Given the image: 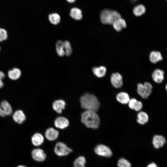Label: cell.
<instances>
[{
    "label": "cell",
    "instance_id": "obj_1",
    "mask_svg": "<svg viewBox=\"0 0 167 167\" xmlns=\"http://www.w3.org/2000/svg\"><path fill=\"white\" fill-rule=\"evenodd\" d=\"M81 118L82 122L88 128L96 129L99 126V118L95 111L86 110L82 113Z\"/></svg>",
    "mask_w": 167,
    "mask_h": 167
},
{
    "label": "cell",
    "instance_id": "obj_2",
    "mask_svg": "<svg viewBox=\"0 0 167 167\" xmlns=\"http://www.w3.org/2000/svg\"><path fill=\"white\" fill-rule=\"evenodd\" d=\"M80 102L81 107L86 110L96 112L99 108L100 103L97 98L91 94L87 93L82 95Z\"/></svg>",
    "mask_w": 167,
    "mask_h": 167
},
{
    "label": "cell",
    "instance_id": "obj_3",
    "mask_svg": "<svg viewBox=\"0 0 167 167\" xmlns=\"http://www.w3.org/2000/svg\"><path fill=\"white\" fill-rule=\"evenodd\" d=\"M121 17L118 12L112 10H104L100 14L101 22L105 24H112L115 20Z\"/></svg>",
    "mask_w": 167,
    "mask_h": 167
},
{
    "label": "cell",
    "instance_id": "obj_4",
    "mask_svg": "<svg viewBox=\"0 0 167 167\" xmlns=\"http://www.w3.org/2000/svg\"><path fill=\"white\" fill-rule=\"evenodd\" d=\"M152 85L148 82H145L143 84L139 83L137 85V92L143 99L148 97L152 92Z\"/></svg>",
    "mask_w": 167,
    "mask_h": 167
},
{
    "label": "cell",
    "instance_id": "obj_5",
    "mask_svg": "<svg viewBox=\"0 0 167 167\" xmlns=\"http://www.w3.org/2000/svg\"><path fill=\"white\" fill-rule=\"evenodd\" d=\"M54 151L56 154L59 156H66L72 151V149L61 142H58L56 143Z\"/></svg>",
    "mask_w": 167,
    "mask_h": 167
},
{
    "label": "cell",
    "instance_id": "obj_6",
    "mask_svg": "<svg viewBox=\"0 0 167 167\" xmlns=\"http://www.w3.org/2000/svg\"><path fill=\"white\" fill-rule=\"evenodd\" d=\"M95 152L98 155L109 157L112 155L111 149L107 146L103 144L96 146L94 149Z\"/></svg>",
    "mask_w": 167,
    "mask_h": 167
},
{
    "label": "cell",
    "instance_id": "obj_7",
    "mask_svg": "<svg viewBox=\"0 0 167 167\" xmlns=\"http://www.w3.org/2000/svg\"><path fill=\"white\" fill-rule=\"evenodd\" d=\"M110 79L111 84L114 87L118 88L122 86V77L119 73H115L112 74Z\"/></svg>",
    "mask_w": 167,
    "mask_h": 167
},
{
    "label": "cell",
    "instance_id": "obj_8",
    "mask_svg": "<svg viewBox=\"0 0 167 167\" xmlns=\"http://www.w3.org/2000/svg\"><path fill=\"white\" fill-rule=\"evenodd\" d=\"M33 159L37 161H42L45 160L46 155L43 150L40 148L34 149L32 152Z\"/></svg>",
    "mask_w": 167,
    "mask_h": 167
},
{
    "label": "cell",
    "instance_id": "obj_9",
    "mask_svg": "<svg viewBox=\"0 0 167 167\" xmlns=\"http://www.w3.org/2000/svg\"><path fill=\"white\" fill-rule=\"evenodd\" d=\"M152 78L156 83L160 84L163 81L164 78V71L159 69L155 70L152 74Z\"/></svg>",
    "mask_w": 167,
    "mask_h": 167
},
{
    "label": "cell",
    "instance_id": "obj_10",
    "mask_svg": "<svg viewBox=\"0 0 167 167\" xmlns=\"http://www.w3.org/2000/svg\"><path fill=\"white\" fill-rule=\"evenodd\" d=\"M166 142L165 138L160 135H155L152 139V143L154 147L156 148H159L162 147Z\"/></svg>",
    "mask_w": 167,
    "mask_h": 167
},
{
    "label": "cell",
    "instance_id": "obj_11",
    "mask_svg": "<svg viewBox=\"0 0 167 167\" xmlns=\"http://www.w3.org/2000/svg\"><path fill=\"white\" fill-rule=\"evenodd\" d=\"M54 124L56 127L60 129H64L67 127L69 125V121L66 118L59 117L55 120Z\"/></svg>",
    "mask_w": 167,
    "mask_h": 167
},
{
    "label": "cell",
    "instance_id": "obj_12",
    "mask_svg": "<svg viewBox=\"0 0 167 167\" xmlns=\"http://www.w3.org/2000/svg\"><path fill=\"white\" fill-rule=\"evenodd\" d=\"M45 134L47 139L50 141H54L58 138L59 133L56 130L50 127L46 130Z\"/></svg>",
    "mask_w": 167,
    "mask_h": 167
},
{
    "label": "cell",
    "instance_id": "obj_13",
    "mask_svg": "<svg viewBox=\"0 0 167 167\" xmlns=\"http://www.w3.org/2000/svg\"><path fill=\"white\" fill-rule=\"evenodd\" d=\"M65 105L66 103L64 100L59 99L54 102L52 107L54 109L57 113H60L62 110L65 109Z\"/></svg>",
    "mask_w": 167,
    "mask_h": 167
},
{
    "label": "cell",
    "instance_id": "obj_14",
    "mask_svg": "<svg viewBox=\"0 0 167 167\" xmlns=\"http://www.w3.org/2000/svg\"><path fill=\"white\" fill-rule=\"evenodd\" d=\"M13 118L15 122L19 124H21L25 121L26 117L22 111L18 110L14 113Z\"/></svg>",
    "mask_w": 167,
    "mask_h": 167
},
{
    "label": "cell",
    "instance_id": "obj_15",
    "mask_svg": "<svg viewBox=\"0 0 167 167\" xmlns=\"http://www.w3.org/2000/svg\"><path fill=\"white\" fill-rule=\"evenodd\" d=\"M112 24L114 28L118 32L120 31L126 27L125 20L121 17L115 20Z\"/></svg>",
    "mask_w": 167,
    "mask_h": 167
},
{
    "label": "cell",
    "instance_id": "obj_16",
    "mask_svg": "<svg viewBox=\"0 0 167 167\" xmlns=\"http://www.w3.org/2000/svg\"><path fill=\"white\" fill-rule=\"evenodd\" d=\"M128 103L129 106L131 109L136 111H140L143 107L142 103L135 98H132L130 100Z\"/></svg>",
    "mask_w": 167,
    "mask_h": 167
},
{
    "label": "cell",
    "instance_id": "obj_17",
    "mask_svg": "<svg viewBox=\"0 0 167 167\" xmlns=\"http://www.w3.org/2000/svg\"><path fill=\"white\" fill-rule=\"evenodd\" d=\"M31 140L33 144L35 146H38L41 145L43 143L44 138L41 134L37 133L33 135Z\"/></svg>",
    "mask_w": 167,
    "mask_h": 167
},
{
    "label": "cell",
    "instance_id": "obj_18",
    "mask_svg": "<svg viewBox=\"0 0 167 167\" xmlns=\"http://www.w3.org/2000/svg\"><path fill=\"white\" fill-rule=\"evenodd\" d=\"M163 58L161 53L158 51H153L149 55V59L152 63H156L161 61Z\"/></svg>",
    "mask_w": 167,
    "mask_h": 167
},
{
    "label": "cell",
    "instance_id": "obj_19",
    "mask_svg": "<svg viewBox=\"0 0 167 167\" xmlns=\"http://www.w3.org/2000/svg\"><path fill=\"white\" fill-rule=\"evenodd\" d=\"M116 99L118 102L122 104H126L128 103L130 100L128 94L124 92L118 93L117 95Z\"/></svg>",
    "mask_w": 167,
    "mask_h": 167
},
{
    "label": "cell",
    "instance_id": "obj_20",
    "mask_svg": "<svg viewBox=\"0 0 167 167\" xmlns=\"http://www.w3.org/2000/svg\"><path fill=\"white\" fill-rule=\"evenodd\" d=\"M70 15L73 19L76 20H80L82 18L81 11L77 8H73L71 9Z\"/></svg>",
    "mask_w": 167,
    "mask_h": 167
},
{
    "label": "cell",
    "instance_id": "obj_21",
    "mask_svg": "<svg viewBox=\"0 0 167 167\" xmlns=\"http://www.w3.org/2000/svg\"><path fill=\"white\" fill-rule=\"evenodd\" d=\"M92 71L94 74L97 77L101 78L105 75L106 69L105 67L102 66L99 67H94Z\"/></svg>",
    "mask_w": 167,
    "mask_h": 167
},
{
    "label": "cell",
    "instance_id": "obj_22",
    "mask_svg": "<svg viewBox=\"0 0 167 167\" xmlns=\"http://www.w3.org/2000/svg\"><path fill=\"white\" fill-rule=\"evenodd\" d=\"M137 122L142 125L147 123L148 121L149 117L148 114L145 112L141 111L137 115Z\"/></svg>",
    "mask_w": 167,
    "mask_h": 167
},
{
    "label": "cell",
    "instance_id": "obj_23",
    "mask_svg": "<svg viewBox=\"0 0 167 167\" xmlns=\"http://www.w3.org/2000/svg\"><path fill=\"white\" fill-rule=\"evenodd\" d=\"M1 106L2 109L6 115H10L12 113V108L9 103L6 101H2L0 104Z\"/></svg>",
    "mask_w": 167,
    "mask_h": 167
},
{
    "label": "cell",
    "instance_id": "obj_24",
    "mask_svg": "<svg viewBox=\"0 0 167 167\" xmlns=\"http://www.w3.org/2000/svg\"><path fill=\"white\" fill-rule=\"evenodd\" d=\"M21 72L20 70L17 68H14L8 72L9 77L11 79L16 80L20 77Z\"/></svg>",
    "mask_w": 167,
    "mask_h": 167
},
{
    "label": "cell",
    "instance_id": "obj_25",
    "mask_svg": "<svg viewBox=\"0 0 167 167\" xmlns=\"http://www.w3.org/2000/svg\"><path fill=\"white\" fill-rule=\"evenodd\" d=\"M56 46L57 53L59 56L62 57L65 55L64 42L61 40L58 41L56 43Z\"/></svg>",
    "mask_w": 167,
    "mask_h": 167
},
{
    "label": "cell",
    "instance_id": "obj_26",
    "mask_svg": "<svg viewBox=\"0 0 167 167\" xmlns=\"http://www.w3.org/2000/svg\"><path fill=\"white\" fill-rule=\"evenodd\" d=\"M146 11L144 6L142 4L135 6L133 9V12L136 16H141L145 13Z\"/></svg>",
    "mask_w": 167,
    "mask_h": 167
},
{
    "label": "cell",
    "instance_id": "obj_27",
    "mask_svg": "<svg viewBox=\"0 0 167 167\" xmlns=\"http://www.w3.org/2000/svg\"><path fill=\"white\" fill-rule=\"evenodd\" d=\"M86 159L84 157L81 156L77 158L74 161V167H85Z\"/></svg>",
    "mask_w": 167,
    "mask_h": 167
},
{
    "label": "cell",
    "instance_id": "obj_28",
    "mask_svg": "<svg viewBox=\"0 0 167 167\" xmlns=\"http://www.w3.org/2000/svg\"><path fill=\"white\" fill-rule=\"evenodd\" d=\"M49 19L52 24L56 25L60 22V17L57 13H52L49 15Z\"/></svg>",
    "mask_w": 167,
    "mask_h": 167
},
{
    "label": "cell",
    "instance_id": "obj_29",
    "mask_svg": "<svg viewBox=\"0 0 167 167\" xmlns=\"http://www.w3.org/2000/svg\"><path fill=\"white\" fill-rule=\"evenodd\" d=\"M64 46L65 55L67 56H70L72 53V49L69 42L67 41H64Z\"/></svg>",
    "mask_w": 167,
    "mask_h": 167
},
{
    "label": "cell",
    "instance_id": "obj_30",
    "mask_svg": "<svg viewBox=\"0 0 167 167\" xmlns=\"http://www.w3.org/2000/svg\"><path fill=\"white\" fill-rule=\"evenodd\" d=\"M118 167H131L130 163L127 160L124 158H121L119 160L117 163Z\"/></svg>",
    "mask_w": 167,
    "mask_h": 167
},
{
    "label": "cell",
    "instance_id": "obj_31",
    "mask_svg": "<svg viewBox=\"0 0 167 167\" xmlns=\"http://www.w3.org/2000/svg\"><path fill=\"white\" fill-rule=\"evenodd\" d=\"M7 38L6 31L3 28H0V41H2L6 40Z\"/></svg>",
    "mask_w": 167,
    "mask_h": 167
},
{
    "label": "cell",
    "instance_id": "obj_32",
    "mask_svg": "<svg viewBox=\"0 0 167 167\" xmlns=\"http://www.w3.org/2000/svg\"><path fill=\"white\" fill-rule=\"evenodd\" d=\"M5 77V75L4 73L0 71V88L3 86L4 84L2 80Z\"/></svg>",
    "mask_w": 167,
    "mask_h": 167
},
{
    "label": "cell",
    "instance_id": "obj_33",
    "mask_svg": "<svg viewBox=\"0 0 167 167\" xmlns=\"http://www.w3.org/2000/svg\"><path fill=\"white\" fill-rule=\"evenodd\" d=\"M0 116H1L2 117H4L6 116V115L5 114L4 111H3L0 105Z\"/></svg>",
    "mask_w": 167,
    "mask_h": 167
},
{
    "label": "cell",
    "instance_id": "obj_34",
    "mask_svg": "<svg viewBox=\"0 0 167 167\" xmlns=\"http://www.w3.org/2000/svg\"><path fill=\"white\" fill-rule=\"evenodd\" d=\"M147 167H158L154 163H152L149 164Z\"/></svg>",
    "mask_w": 167,
    "mask_h": 167
},
{
    "label": "cell",
    "instance_id": "obj_35",
    "mask_svg": "<svg viewBox=\"0 0 167 167\" xmlns=\"http://www.w3.org/2000/svg\"><path fill=\"white\" fill-rule=\"evenodd\" d=\"M68 2L70 3H72L75 2L76 0H66Z\"/></svg>",
    "mask_w": 167,
    "mask_h": 167
},
{
    "label": "cell",
    "instance_id": "obj_36",
    "mask_svg": "<svg viewBox=\"0 0 167 167\" xmlns=\"http://www.w3.org/2000/svg\"><path fill=\"white\" fill-rule=\"evenodd\" d=\"M17 167H27L23 165H19L17 166Z\"/></svg>",
    "mask_w": 167,
    "mask_h": 167
},
{
    "label": "cell",
    "instance_id": "obj_37",
    "mask_svg": "<svg viewBox=\"0 0 167 167\" xmlns=\"http://www.w3.org/2000/svg\"><path fill=\"white\" fill-rule=\"evenodd\" d=\"M165 89H166V90L167 92V84H166V85L165 86Z\"/></svg>",
    "mask_w": 167,
    "mask_h": 167
},
{
    "label": "cell",
    "instance_id": "obj_38",
    "mask_svg": "<svg viewBox=\"0 0 167 167\" xmlns=\"http://www.w3.org/2000/svg\"><path fill=\"white\" fill-rule=\"evenodd\" d=\"M133 1H136L137 0H132Z\"/></svg>",
    "mask_w": 167,
    "mask_h": 167
},
{
    "label": "cell",
    "instance_id": "obj_39",
    "mask_svg": "<svg viewBox=\"0 0 167 167\" xmlns=\"http://www.w3.org/2000/svg\"><path fill=\"white\" fill-rule=\"evenodd\" d=\"M0 49H1V48H0Z\"/></svg>",
    "mask_w": 167,
    "mask_h": 167
},
{
    "label": "cell",
    "instance_id": "obj_40",
    "mask_svg": "<svg viewBox=\"0 0 167 167\" xmlns=\"http://www.w3.org/2000/svg\"></svg>",
    "mask_w": 167,
    "mask_h": 167
}]
</instances>
